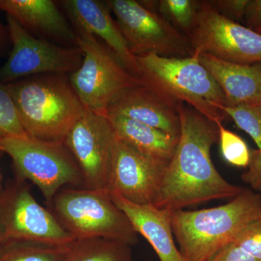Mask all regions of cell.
<instances>
[{
	"label": "cell",
	"instance_id": "30",
	"mask_svg": "<svg viewBox=\"0 0 261 261\" xmlns=\"http://www.w3.org/2000/svg\"><path fill=\"white\" fill-rule=\"evenodd\" d=\"M254 106H255V107H257L261 109V96L260 98H259L258 100H257V102L255 103V105H254Z\"/></svg>",
	"mask_w": 261,
	"mask_h": 261
},
{
	"label": "cell",
	"instance_id": "15",
	"mask_svg": "<svg viewBox=\"0 0 261 261\" xmlns=\"http://www.w3.org/2000/svg\"><path fill=\"white\" fill-rule=\"evenodd\" d=\"M61 4L74 25L75 30L83 31L100 38L123 66L140 80V70L137 57L130 51L105 2L63 0Z\"/></svg>",
	"mask_w": 261,
	"mask_h": 261
},
{
	"label": "cell",
	"instance_id": "26",
	"mask_svg": "<svg viewBox=\"0 0 261 261\" xmlns=\"http://www.w3.org/2000/svg\"><path fill=\"white\" fill-rule=\"evenodd\" d=\"M233 242L257 260L261 261V219L247 226L233 239Z\"/></svg>",
	"mask_w": 261,
	"mask_h": 261
},
{
	"label": "cell",
	"instance_id": "6",
	"mask_svg": "<svg viewBox=\"0 0 261 261\" xmlns=\"http://www.w3.org/2000/svg\"><path fill=\"white\" fill-rule=\"evenodd\" d=\"M0 149L13 161L17 177L32 181L47 203L65 185H84L80 167L64 142L12 137L3 141Z\"/></svg>",
	"mask_w": 261,
	"mask_h": 261
},
{
	"label": "cell",
	"instance_id": "3",
	"mask_svg": "<svg viewBox=\"0 0 261 261\" xmlns=\"http://www.w3.org/2000/svg\"><path fill=\"white\" fill-rule=\"evenodd\" d=\"M29 137L63 142L85 108L65 74L35 75L7 84Z\"/></svg>",
	"mask_w": 261,
	"mask_h": 261
},
{
	"label": "cell",
	"instance_id": "25",
	"mask_svg": "<svg viewBox=\"0 0 261 261\" xmlns=\"http://www.w3.org/2000/svg\"><path fill=\"white\" fill-rule=\"evenodd\" d=\"M220 146L225 161L235 167H248L251 161V152L246 142L238 135L228 130L222 123H218Z\"/></svg>",
	"mask_w": 261,
	"mask_h": 261
},
{
	"label": "cell",
	"instance_id": "20",
	"mask_svg": "<svg viewBox=\"0 0 261 261\" xmlns=\"http://www.w3.org/2000/svg\"><path fill=\"white\" fill-rule=\"evenodd\" d=\"M223 111L257 145V150L251 152L248 170L242 175V179L254 190L261 192V109L250 105H241L233 108L224 107Z\"/></svg>",
	"mask_w": 261,
	"mask_h": 261
},
{
	"label": "cell",
	"instance_id": "14",
	"mask_svg": "<svg viewBox=\"0 0 261 261\" xmlns=\"http://www.w3.org/2000/svg\"><path fill=\"white\" fill-rule=\"evenodd\" d=\"M178 106L140 84L122 90L110 103L107 115L126 117L179 139Z\"/></svg>",
	"mask_w": 261,
	"mask_h": 261
},
{
	"label": "cell",
	"instance_id": "27",
	"mask_svg": "<svg viewBox=\"0 0 261 261\" xmlns=\"http://www.w3.org/2000/svg\"><path fill=\"white\" fill-rule=\"evenodd\" d=\"M211 6L225 18L240 23L245 17L248 0H207Z\"/></svg>",
	"mask_w": 261,
	"mask_h": 261
},
{
	"label": "cell",
	"instance_id": "29",
	"mask_svg": "<svg viewBox=\"0 0 261 261\" xmlns=\"http://www.w3.org/2000/svg\"><path fill=\"white\" fill-rule=\"evenodd\" d=\"M244 20L247 28L254 31L261 28V0H248Z\"/></svg>",
	"mask_w": 261,
	"mask_h": 261
},
{
	"label": "cell",
	"instance_id": "35",
	"mask_svg": "<svg viewBox=\"0 0 261 261\" xmlns=\"http://www.w3.org/2000/svg\"><path fill=\"white\" fill-rule=\"evenodd\" d=\"M260 219H261V216H260Z\"/></svg>",
	"mask_w": 261,
	"mask_h": 261
},
{
	"label": "cell",
	"instance_id": "16",
	"mask_svg": "<svg viewBox=\"0 0 261 261\" xmlns=\"http://www.w3.org/2000/svg\"><path fill=\"white\" fill-rule=\"evenodd\" d=\"M110 195L129 220L136 232L142 235L152 246L160 261H184L174 242L171 211L159 208L152 204L134 203L114 192H110Z\"/></svg>",
	"mask_w": 261,
	"mask_h": 261
},
{
	"label": "cell",
	"instance_id": "5",
	"mask_svg": "<svg viewBox=\"0 0 261 261\" xmlns=\"http://www.w3.org/2000/svg\"><path fill=\"white\" fill-rule=\"evenodd\" d=\"M51 211L74 240L106 238L135 245V228L116 205L110 192L89 189H66L57 193Z\"/></svg>",
	"mask_w": 261,
	"mask_h": 261
},
{
	"label": "cell",
	"instance_id": "32",
	"mask_svg": "<svg viewBox=\"0 0 261 261\" xmlns=\"http://www.w3.org/2000/svg\"><path fill=\"white\" fill-rule=\"evenodd\" d=\"M255 32H258V33H259V34H261V28H260V29H257V30H256V31H255Z\"/></svg>",
	"mask_w": 261,
	"mask_h": 261
},
{
	"label": "cell",
	"instance_id": "2",
	"mask_svg": "<svg viewBox=\"0 0 261 261\" xmlns=\"http://www.w3.org/2000/svg\"><path fill=\"white\" fill-rule=\"evenodd\" d=\"M261 216V195L249 189L227 203L171 211L173 236L184 261H208Z\"/></svg>",
	"mask_w": 261,
	"mask_h": 261
},
{
	"label": "cell",
	"instance_id": "23",
	"mask_svg": "<svg viewBox=\"0 0 261 261\" xmlns=\"http://www.w3.org/2000/svg\"><path fill=\"white\" fill-rule=\"evenodd\" d=\"M199 2L197 0H160L158 1L157 12L187 37L195 27Z\"/></svg>",
	"mask_w": 261,
	"mask_h": 261
},
{
	"label": "cell",
	"instance_id": "21",
	"mask_svg": "<svg viewBox=\"0 0 261 261\" xmlns=\"http://www.w3.org/2000/svg\"><path fill=\"white\" fill-rule=\"evenodd\" d=\"M61 261H135L130 245L106 238L75 240Z\"/></svg>",
	"mask_w": 261,
	"mask_h": 261
},
{
	"label": "cell",
	"instance_id": "8",
	"mask_svg": "<svg viewBox=\"0 0 261 261\" xmlns=\"http://www.w3.org/2000/svg\"><path fill=\"white\" fill-rule=\"evenodd\" d=\"M0 233L3 243L67 245L75 240L54 214L34 198L25 180L19 177L0 186Z\"/></svg>",
	"mask_w": 261,
	"mask_h": 261
},
{
	"label": "cell",
	"instance_id": "1",
	"mask_svg": "<svg viewBox=\"0 0 261 261\" xmlns=\"http://www.w3.org/2000/svg\"><path fill=\"white\" fill-rule=\"evenodd\" d=\"M178 111L181 134L153 205L185 210L211 200L234 198L244 189L225 179L211 159V149L219 142L218 123L185 103L178 104Z\"/></svg>",
	"mask_w": 261,
	"mask_h": 261
},
{
	"label": "cell",
	"instance_id": "4",
	"mask_svg": "<svg viewBox=\"0 0 261 261\" xmlns=\"http://www.w3.org/2000/svg\"><path fill=\"white\" fill-rule=\"evenodd\" d=\"M137 57L142 84L178 105L185 103L216 123L226 117V99L219 84L195 55L168 58L154 54Z\"/></svg>",
	"mask_w": 261,
	"mask_h": 261
},
{
	"label": "cell",
	"instance_id": "17",
	"mask_svg": "<svg viewBox=\"0 0 261 261\" xmlns=\"http://www.w3.org/2000/svg\"><path fill=\"white\" fill-rule=\"evenodd\" d=\"M0 10L14 18L27 32L77 46V33L51 0H0Z\"/></svg>",
	"mask_w": 261,
	"mask_h": 261
},
{
	"label": "cell",
	"instance_id": "10",
	"mask_svg": "<svg viewBox=\"0 0 261 261\" xmlns=\"http://www.w3.org/2000/svg\"><path fill=\"white\" fill-rule=\"evenodd\" d=\"M7 20L13 49L0 68L1 83L49 73L70 74L82 65L84 56L80 47H61L38 39L10 15H7Z\"/></svg>",
	"mask_w": 261,
	"mask_h": 261
},
{
	"label": "cell",
	"instance_id": "19",
	"mask_svg": "<svg viewBox=\"0 0 261 261\" xmlns=\"http://www.w3.org/2000/svg\"><path fill=\"white\" fill-rule=\"evenodd\" d=\"M118 138L152 159L171 162L178 139L158 129L118 115H107Z\"/></svg>",
	"mask_w": 261,
	"mask_h": 261
},
{
	"label": "cell",
	"instance_id": "18",
	"mask_svg": "<svg viewBox=\"0 0 261 261\" xmlns=\"http://www.w3.org/2000/svg\"><path fill=\"white\" fill-rule=\"evenodd\" d=\"M195 55L219 84L226 107L254 106L261 96V63L238 64L205 54Z\"/></svg>",
	"mask_w": 261,
	"mask_h": 261
},
{
	"label": "cell",
	"instance_id": "31",
	"mask_svg": "<svg viewBox=\"0 0 261 261\" xmlns=\"http://www.w3.org/2000/svg\"><path fill=\"white\" fill-rule=\"evenodd\" d=\"M3 238H2L1 233H0V248H1L2 245H3Z\"/></svg>",
	"mask_w": 261,
	"mask_h": 261
},
{
	"label": "cell",
	"instance_id": "11",
	"mask_svg": "<svg viewBox=\"0 0 261 261\" xmlns=\"http://www.w3.org/2000/svg\"><path fill=\"white\" fill-rule=\"evenodd\" d=\"M187 37L192 54L205 53L238 64L261 63V34L225 18L208 1L199 2L195 25Z\"/></svg>",
	"mask_w": 261,
	"mask_h": 261
},
{
	"label": "cell",
	"instance_id": "33",
	"mask_svg": "<svg viewBox=\"0 0 261 261\" xmlns=\"http://www.w3.org/2000/svg\"><path fill=\"white\" fill-rule=\"evenodd\" d=\"M1 180H2V176H1V172H0V184H1ZM1 186V185H0Z\"/></svg>",
	"mask_w": 261,
	"mask_h": 261
},
{
	"label": "cell",
	"instance_id": "28",
	"mask_svg": "<svg viewBox=\"0 0 261 261\" xmlns=\"http://www.w3.org/2000/svg\"><path fill=\"white\" fill-rule=\"evenodd\" d=\"M208 261H259L233 241L221 249Z\"/></svg>",
	"mask_w": 261,
	"mask_h": 261
},
{
	"label": "cell",
	"instance_id": "24",
	"mask_svg": "<svg viewBox=\"0 0 261 261\" xmlns=\"http://www.w3.org/2000/svg\"><path fill=\"white\" fill-rule=\"evenodd\" d=\"M27 136L8 85L0 82V145L6 139Z\"/></svg>",
	"mask_w": 261,
	"mask_h": 261
},
{
	"label": "cell",
	"instance_id": "13",
	"mask_svg": "<svg viewBox=\"0 0 261 261\" xmlns=\"http://www.w3.org/2000/svg\"><path fill=\"white\" fill-rule=\"evenodd\" d=\"M167 166L118 137L109 192L134 203L153 205Z\"/></svg>",
	"mask_w": 261,
	"mask_h": 261
},
{
	"label": "cell",
	"instance_id": "22",
	"mask_svg": "<svg viewBox=\"0 0 261 261\" xmlns=\"http://www.w3.org/2000/svg\"><path fill=\"white\" fill-rule=\"evenodd\" d=\"M69 245L5 242L0 248V261H61Z\"/></svg>",
	"mask_w": 261,
	"mask_h": 261
},
{
	"label": "cell",
	"instance_id": "7",
	"mask_svg": "<svg viewBox=\"0 0 261 261\" xmlns=\"http://www.w3.org/2000/svg\"><path fill=\"white\" fill-rule=\"evenodd\" d=\"M75 32L77 46L84 58L79 69L68 76L70 84L85 109L107 116L110 103L122 90L142 82L94 36Z\"/></svg>",
	"mask_w": 261,
	"mask_h": 261
},
{
	"label": "cell",
	"instance_id": "34",
	"mask_svg": "<svg viewBox=\"0 0 261 261\" xmlns=\"http://www.w3.org/2000/svg\"><path fill=\"white\" fill-rule=\"evenodd\" d=\"M0 42H1V31H0Z\"/></svg>",
	"mask_w": 261,
	"mask_h": 261
},
{
	"label": "cell",
	"instance_id": "12",
	"mask_svg": "<svg viewBox=\"0 0 261 261\" xmlns=\"http://www.w3.org/2000/svg\"><path fill=\"white\" fill-rule=\"evenodd\" d=\"M117 139L108 116L87 109L65 137L85 188L109 192Z\"/></svg>",
	"mask_w": 261,
	"mask_h": 261
},
{
	"label": "cell",
	"instance_id": "9",
	"mask_svg": "<svg viewBox=\"0 0 261 261\" xmlns=\"http://www.w3.org/2000/svg\"><path fill=\"white\" fill-rule=\"evenodd\" d=\"M105 3L116 15L118 28L135 56L147 53L168 58L192 56L188 37L158 12L147 9L135 0Z\"/></svg>",
	"mask_w": 261,
	"mask_h": 261
}]
</instances>
